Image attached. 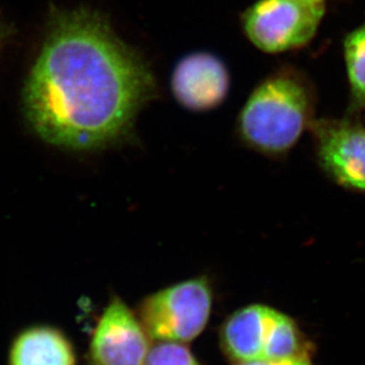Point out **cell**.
I'll list each match as a JSON object with an SVG mask.
<instances>
[{
  "label": "cell",
  "instance_id": "obj_1",
  "mask_svg": "<svg viewBox=\"0 0 365 365\" xmlns=\"http://www.w3.org/2000/svg\"><path fill=\"white\" fill-rule=\"evenodd\" d=\"M143 55L91 9L57 14L25 86V110L39 137L75 151L126 140L157 95Z\"/></svg>",
  "mask_w": 365,
  "mask_h": 365
},
{
  "label": "cell",
  "instance_id": "obj_2",
  "mask_svg": "<svg viewBox=\"0 0 365 365\" xmlns=\"http://www.w3.org/2000/svg\"><path fill=\"white\" fill-rule=\"evenodd\" d=\"M312 112V95L305 82L291 71H279L252 91L240 113L239 133L255 151L284 155L298 143Z\"/></svg>",
  "mask_w": 365,
  "mask_h": 365
},
{
  "label": "cell",
  "instance_id": "obj_3",
  "mask_svg": "<svg viewBox=\"0 0 365 365\" xmlns=\"http://www.w3.org/2000/svg\"><path fill=\"white\" fill-rule=\"evenodd\" d=\"M211 307L210 282L198 277L148 295L141 302L140 322L152 339L182 344L202 334Z\"/></svg>",
  "mask_w": 365,
  "mask_h": 365
},
{
  "label": "cell",
  "instance_id": "obj_4",
  "mask_svg": "<svg viewBox=\"0 0 365 365\" xmlns=\"http://www.w3.org/2000/svg\"><path fill=\"white\" fill-rule=\"evenodd\" d=\"M222 343L237 363L304 355L294 322L266 305L246 306L229 317Z\"/></svg>",
  "mask_w": 365,
  "mask_h": 365
},
{
  "label": "cell",
  "instance_id": "obj_5",
  "mask_svg": "<svg viewBox=\"0 0 365 365\" xmlns=\"http://www.w3.org/2000/svg\"><path fill=\"white\" fill-rule=\"evenodd\" d=\"M324 14L323 3L257 0L242 14L243 32L264 53H286L312 41Z\"/></svg>",
  "mask_w": 365,
  "mask_h": 365
},
{
  "label": "cell",
  "instance_id": "obj_6",
  "mask_svg": "<svg viewBox=\"0 0 365 365\" xmlns=\"http://www.w3.org/2000/svg\"><path fill=\"white\" fill-rule=\"evenodd\" d=\"M148 336L140 320L121 299L113 298L102 313L91 338L95 365H144Z\"/></svg>",
  "mask_w": 365,
  "mask_h": 365
},
{
  "label": "cell",
  "instance_id": "obj_7",
  "mask_svg": "<svg viewBox=\"0 0 365 365\" xmlns=\"http://www.w3.org/2000/svg\"><path fill=\"white\" fill-rule=\"evenodd\" d=\"M230 75L214 53L196 51L182 57L171 76V91L178 103L192 112H207L228 96Z\"/></svg>",
  "mask_w": 365,
  "mask_h": 365
},
{
  "label": "cell",
  "instance_id": "obj_8",
  "mask_svg": "<svg viewBox=\"0 0 365 365\" xmlns=\"http://www.w3.org/2000/svg\"><path fill=\"white\" fill-rule=\"evenodd\" d=\"M317 148L331 176L365 191V128L349 123L323 125L317 130Z\"/></svg>",
  "mask_w": 365,
  "mask_h": 365
},
{
  "label": "cell",
  "instance_id": "obj_9",
  "mask_svg": "<svg viewBox=\"0 0 365 365\" xmlns=\"http://www.w3.org/2000/svg\"><path fill=\"white\" fill-rule=\"evenodd\" d=\"M11 365H75L74 351L58 331L35 327L14 341Z\"/></svg>",
  "mask_w": 365,
  "mask_h": 365
},
{
  "label": "cell",
  "instance_id": "obj_10",
  "mask_svg": "<svg viewBox=\"0 0 365 365\" xmlns=\"http://www.w3.org/2000/svg\"><path fill=\"white\" fill-rule=\"evenodd\" d=\"M349 81L357 98L365 101V25L349 34L344 42Z\"/></svg>",
  "mask_w": 365,
  "mask_h": 365
},
{
  "label": "cell",
  "instance_id": "obj_11",
  "mask_svg": "<svg viewBox=\"0 0 365 365\" xmlns=\"http://www.w3.org/2000/svg\"><path fill=\"white\" fill-rule=\"evenodd\" d=\"M144 365H200L185 345L160 341L150 349Z\"/></svg>",
  "mask_w": 365,
  "mask_h": 365
},
{
  "label": "cell",
  "instance_id": "obj_12",
  "mask_svg": "<svg viewBox=\"0 0 365 365\" xmlns=\"http://www.w3.org/2000/svg\"><path fill=\"white\" fill-rule=\"evenodd\" d=\"M236 365H312L309 357L306 355L293 356L287 359H264V361H254V362L237 363Z\"/></svg>",
  "mask_w": 365,
  "mask_h": 365
},
{
  "label": "cell",
  "instance_id": "obj_13",
  "mask_svg": "<svg viewBox=\"0 0 365 365\" xmlns=\"http://www.w3.org/2000/svg\"><path fill=\"white\" fill-rule=\"evenodd\" d=\"M302 1H306V3H324V0H302Z\"/></svg>",
  "mask_w": 365,
  "mask_h": 365
}]
</instances>
